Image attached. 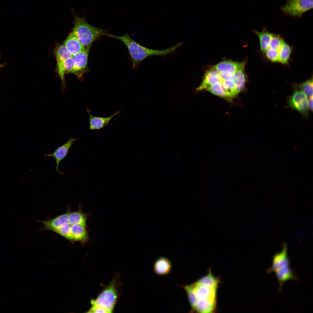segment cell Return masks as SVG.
Returning <instances> with one entry per match:
<instances>
[{
	"instance_id": "cell-8",
	"label": "cell",
	"mask_w": 313,
	"mask_h": 313,
	"mask_svg": "<svg viewBox=\"0 0 313 313\" xmlns=\"http://www.w3.org/2000/svg\"><path fill=\"white\" fill-rule=\"evenodd\" d=\"M77 140V138L71 137L66 142L59 147L54 152L50 153H46L44 155L45 157H51L54 160L56 163V171L60 174H63L64 173L59 170V164L66 156L70 148L74 142Z\"/></svg>"
},
{
	"instance_id": "cell-3",
	"label": "cell",
	"mask_w": 313,
	"mask_h": 313,
	"mask_svg": "<svg viewBox=\"0 0 313 313\" xmlns=\"http://www.w3.org/2000/svg\"><path fill=\"white\" fill-rule=\"evenodd\" d=\"M74 25L72 32L85 47L101 37L106 35L105 30L94 27L82 17L74 16Z\"/></svg>"
},
{
	"instance_id": "cell-9",
	"label": "cell",
	"mask_w": 313,
	"mask_h": 313,
	"mask_svg": "<svg viewBox=\"0 0 313 313\" xmlns=\"http://www.w3.org/2000/svg\"><path fill=\"white\" fill-rule=\"evenodd\" d=\"M290 261L287 255V246L285 244L283 246L281 252L276 253L272 259L271 267L267 270V273L275 272L284 267L289 266Z\"/></svg>"
},
{
	"instance_id": "cell-21",
	"label": "cell",
	"mask_w": 313,
	"mask_h": 313,
	"mask_svg": "<svg viewBox=\"0 0 313 313\" xmlns=\"http://www.w3.org/2000/svg\"><path fill=\"white\" fill-rule=\"evenodd\" d=\"M264 53L267 58L272 62L279 61L278 51L270 48H267Z\"/></svg>"
},
{
	"instance_id": "cell-19",
	"label": "cell",
	"mask_w": 313,
	"mask_h": 313,
	"mask_svg": "<svg viewBox=\"0 0 313 313\" xmlns=\"http://www.w3.org/2000/svg\"><path fill=\"white\" fill-rule=\"evenodd\" d=\"M294 89L300 90L303 92L309 97L313 96V79L312 77L305 81L300 84L294 83Z\"/></svg>"
},
{
	"instance_id": "cell-1",
	"label": "cell",
	"mask_w": 313,
	"mask_h": 313,
	"mask_svg": "<svg viewBox=\"0 0 313 313\" xmlns=\"http://www.w3.org/2000/svg\"><path fill=\"white\" fill-rule=\"evenodd\" d=\"M218 284L217 279L210 272L195 282L183 287L192 310L202 313L214 311Z\"/></svg>"
},
{
	"instance_id": "cell-2",
	"label": "cell",
	"mask_w": 313,
	"mask_h": 313,
	"mask_svg": "<svg viewBox=\"0 0 313 313\" xmlns=\"http://www.w3.org/2000/svg\"><path fill=\"white\" fill-rule=\"evenodd\" d=\"M107 36L118 39L125 44L130 54L133 68L137 67L142 61L149 57L153 56H165L173 52L181 46L183 43V42L179 43L173 47L165 50H153L141 45L134 40L128 34L121 36L107 34Z\"/></svg>"
},
{
	"instance_id": "cell-17",
	"label": "cell",
	"mask_w": 313,
	"mask_h": 313,
	"mask_svg": "<svg viewBox=\"0 0 313 313\" xmlns=\"http://www.w3.org/2000/svg\"><path fill=\"white\" fill-rule=\"evenodd\" d=\"M54 54L57 64L63 62L72 56L63 44H57L54 49Z\"/></svg>"
},
{
	"instance_id": "cell-16",
	"label": "cell",
	"mask_w": 313,
	"mask_h": 313,
	"mask_svg": "<svg viewBox=\"0 0 313 313\" xmlns=\"http://www.w3.org/2000/svg\"><path fill=\"white\" fill-rule=\"evenodd\" d=\"M87 216L81 210L69 213L68 221L71 224H77L86 227Z\"/></svg>"
},
{
	"instance_id": "cell-5",
	"label": "cell",
	"mask_w": 313,
	"mask_h": 313,
	"mask_svg": "<svg viewBox=\"0 0 313 313\" xmlns=\"http://www.w3.org/2000/svg\"><path fill=\"white\" fill-rule=\"evenodd\" d=\"M313 8V0H286L280 10L285 14L297 18Z\"/></svg>"
},
{
	"instance_id": "cell-14",
	"label": "cell",
	"mask_w": 313,
	"mask_h": 313,
	"mask_svg": "<svg viewBox=\"0 0 313 313\" xmlns=\"http://www.w3.org/2000/svg\"><path fill=\"white\" fill-rule=\"evenodd\" d=\"M172 268L171 262L167 258L163 256L158 258L153 265V270L158 275H167L171 272Z\"/></svg>"
},
{
	"instance_id": "cell-4",
	"label": "cell",
	"mask_w": 313,
	"mask_h": 313,
	"mask_svg": "<svg viewBox=\"0 0 313 313\" xmlns=\"http://www.w3.org/2000/svg\"><path fill=\"white\" fill-rule=\"evenodd\" d=\"M118 295L115 283H112L94 299L91 301L90 313H111L113 311Z\"/></svg>"
},
{
	"instance_id": "cell-6",
	"label": "cell",
	"mask_w": 313,
	"mask_h": 313,
	"mask_svg": "<svg viewBox=\"0 0 313 313\" xmlns=\"http://www.w3.org/2000/svg\"><path fill=\"white\" fill-rule=\"evenodd\" d=\"M287 104L288 107L296 110L305 117H308V99L302 91L294 89L292 95L287 100Z\"/></svg>"
},
{
	"instance_id": "cell-13",
	"label": "cell",
	"mask_w": 313,
	"mask_h": 313,
	"mask_svg": "<svg viewBox=\"0 0 313 313\" xmlns=\"http://www.w3.org/2000/svg\"><path fill=\"white\" fill-rule=\"evenodd\" d=\"M63 44L72 56L80 53L85 48L72 32L65 40Z\"/></svg>"
},
{
	"instance_id": "cell-20",
	"label": "cell",
	"mask_w": 313,
	"mask_h": 313,
	"mask_svg": "<svg viewBox=\"0 0 313 313\" xmlns=\"http://www.w3.org/2000/svg\"><path fill=\"white\" fill-rule=\"evenodd\" d=\"M284 42L283 38L280 35L273 34L269 48L278 51Z\"/></svg>"
},
{
	"instance_id": "cell-11",
	"label": "cell",
	"mask_w": 313,
	"mask_h": 313,
	"mask_svg": "<svg viewBox=\"0 0 313 313\" xmlns=\"http://www.w3.org/2000/svg\"><path fill=\"white\" fill-rule=\"evenodd\" d=\"M279 284V291H280L283 284L290 280L297 281L299 278L290 266L279 269L275 272Z\"/></svg>"
},
{
	"instance_id": "cell-12",
	"label": "cell",
	"mask_w": 313,
	"mask_h": 313,
	"mask_svg": "<svg viewBox=\"0 0 313 313\" xmlns=\"http://www.w3.org/2000/svg\"><path fill=\"white\" fill-rule=\"evenodd\" d=\"M245 61L240 62L231 60H224L219 63L213 67L219 72L233 74L242 66L245 64Z\"/></svg>"
},
{
	"instance_id": "cell-15",
	"label": "cell",
	"mask_w": 313,
	"mask_h": 313,
	"mask_svg": "<svg viewBox=\"0 0 313 313\" xmlns=\"http://www.w3.org/2000/svg\"><path fill=\"white\" fill-rule=\"evenodd\" d=\"M254 32L259 38L261 51L264 52L269 47L273 34L269 32L265 28H263L261 32L254 30Z\"/></svg>"
},
{
	"instance_id": "cell-10",
	"label": "cell",
	"mask_w": 313,
	"mask_h": 313,
	"mask_svg": "<svg viewBox=\"0 0 313 313\" xmlns=\"http://www.w3.org/2000/svg\"><path fill=\"white\" fill-rule=\"evenodd\" d=\"M87 110L89 116V128L91 130L100 129L108 125L111 119L121 111H118L109 117H103L92 116L90 114L89 109L87 108Z\"/></svg>"
},
{
	"instance_id": "cell-22",
	"label": "cell",
	"mask_w": 313,
	"mask_h": 313,
	"mask_svg": "<svg viewBox=\"0 0 313 313\" xmlns=\"http://www.w3.org/2000/svg\"><path fill=\"white\" fill-rule=\"evenodd\" d=\"M308 105L309 108L312 111L313 110V96L309 97L308 99Z\"/></svg>"
},
{
	"instance_id": "cell-18",
	"label": "cell",
	"mask_w": 313,
	"mask_h": 313,
	"mask_svg": "<svg viewBox=\"0 0 313 313\" xmlns=\"http://www.w3.org/2000/svg\"><path fill=\"white\" fill-rule=\"evenodd\" d=\"M292 49L285 41L278 50L279 61L283 64H287L289 60Z\"/></svg>"
},
{
	"instance_id": "cell-7",
	"label": "cell",
	"mask_w": 313,
	"mask_h": 313,
	"mask_svg": "<svg viewBox=\"0 0 313 313\" xmlns=\"http://www.w3.org/2000/svg\"><path fill=\"white\" fill-rule=\"evenodd\" d=\"M91 45L85 47L80 53L72 56L74 61V66L71 73L81 81L83 80L84 74L89 71L88 67V60Z\"/></svg>"
}]
</instances>
